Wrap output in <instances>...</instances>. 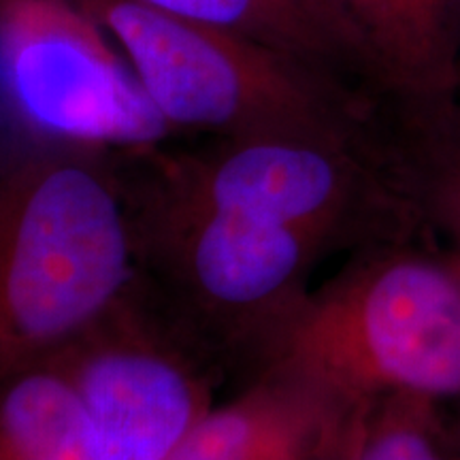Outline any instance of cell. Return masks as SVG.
Segmentation results:
<instances>
[{
  "label": "cell",
  "instance_id": "obj_13",
  "mask_svg": "<svg viewBox=\"0 0 460 460\" xmlns=\"http://www.w3.org/2000/svg\"><path fill=\"white\" fill-rule=\"evenodd\" d=\"M450 444H452V460H460V420L450 424Z\"/></svg>",
  "mask_w": 460,
  "mask_h": 460
},
{
  "label": "cell",
  "instance_id": "obj_1",
  "mask_svg": "<svg viewBox=\"0 0 460 460\" xmlns=\"http://www.w3.org/2000/svg\"><path fill=\"white\" fill-rule=\"evenodd\" d=\"M135 279L113 149L39 139L0 171V379L49 360Z\"/></svg>",
  "mask_w": 460,
  "mask_h": 460
},
{
  "label": "cell",
  "instance_id": "obj_11",
  "mask_svg": "<svg viewBox=\"0 0 460 460\" xmlns=\"http://www.w3.org/2000/svg\"><path fill=\"white\" fill-rule=\"evenodd\" d=\"M356 460H452L444 405L394 394L360 411Z\"/></svg>",
  "mask_w": 460,
  "mask_h": 460
},
{
  "label": "cell",
  "instance_id": "obj_4",
  "mask_svg": "<svg viewBox=\"0 0 460 460\" xmlns=\"http://www.w3.org/2000/svg\"><path fill=\"white\" fill-rule=\"evenodd\" d=\"M88 416L96 460H166L216 405L224 367L139 279L49 358Z\"/></svg>",
  "mask_w": 460,
  "mask_h": 460
},
{
  "label": "cell",
  "instance_id": "obj_2",
  "mask_svg": "<svg viewBox=\"0 0 460 460\" xmlns=\"http://www.w3.org/2000/svg\"><path fill=\"white\" fill-rule=\"evenodd\" d=\"M258 373L295 379L349 413L394 394L460 402V261L418 239L356 252L281 318Z\"/></svg>",
  "mask_w": 460,
  "mask_h": 460
},
{
  "label": "cell",
  "instance_id": "obj_14",
  "mask_svg": "<svg viewBox=\"0 0 460 460\" xmlns=\"http://www.w3.org/2000/svg\"><path fill=\"white\" fill-rule=\"evenodd\" d=\"M458 99H460V82H458Z\"/></svg>",
  "mask_w": 460,
  "mask_h": 460
},
{
  "label": "cell",
  "instance_id": "obj_7",
  "mask_svg": "<svg viewBox=\"0 0 460 460\" xmlns=\"http://www.w3.org/2000/svg\"><path fill=\"white\" fill-rule=\"evenodd\" d=\"M352 26L377 102L458 94L460 0H335Z\"/></svg>",
  "mask_w": 460,
  "mask_h": 460
},
{
  "label": "cell",
  "instance_id": "obj_12",
  "mask_svg": "<svg viewBox=\"0 0 460 460\" xmlns=\"http://www.w3.org/2000/svg\"><path fill=\"white\" fill-rule=\"evenodd\" d=\"M362 411V410H360ZM360 411L349 420V424L343 430L318 447L307 460H356V444H358V422Z\"/></svg>",
  "mask_w": 460,
  "mask_h": 460
},
{
  "label": "cell",
  "instance_id": "obj_9",
  "mask_svg": "<svg viewBox=\"0 0 460 460\" xmlns=\"http://www.w3.org/2000/svg\"><path fill=\"white\" fill-rule=\"evenodd\" d=\"M393 172L430 237L460 261V99L379 102Z\"/></svg>",
  "mask_w": 460,
  "mask_h": 460
},
{
  "label": "cell",
  "instance_id": "obj_10",
  "mask_svg": "<svg viewBox=\"0 0 460 460\" xmlns=\"http://www.w3.org/2000/svg\"><path fill=\"white\" fill-rule=\"evenodd\" d=\"M0 460H96L82 401L51 360L0 379Z\"/></svg>",
  "mask_w": 460,
  "mask_h": 460
},
{
  "label": "cell",
  "instance_id": "obj_6",
  "mask_svg": "<svg viewBox=\"0 0 460 460\" xmlns=\"http://www.w3.org/2000/svg\"><path fill=\"white\" fill-rule=\"evenodd\" d=\"M356 413L295 379L258 373L216 402L166 460H307Z\"/></svg>",
  "mask_w": 460,
  "mask_h": 460
},
{
  "label": "cell",
  "instance_id": "obj_5",
  "mask_svg": "<svg viewBox=\"0 0 460 460\" xmlns=\"http://www.w3.org/2000/svg\"><path fill=\"white\" fill-rule=\"evenodd\" d=\"M0 82L39 139L128 149L171 135L111 39L73 0H0Z\"/></svg>",
  "mask_w": 460,
  "mask_h": 460
},
{
  "label": "cell",
  "instance_id": "obj_3",
  "mask_svg": "<svg viewBox=\"0 0 460 460\" xmlns=\"http://www.w3.org/2000/svg\"><path fill=\"white\" fill-rule=\"evenodd\" d=\"M99 24L171 132L371 137L377 101L243 34L128 0H73Z\"/></svg>",
  "mask_w": 460,
  "mask_h": 460
},
{
  "label": "cell",
  "instance_id": "obj_8",
  "mask_svg": "<svg viewBox=\"0 0 460 460\" xmlns=\"http://www.w3.org/2000/svg\"><path fill=\"white\" fill-rule=\"evenodd\" d=\"M160 13L243 34L371 94L369 68L335 0H128Z\"/></svg>",
  "mask_w": 460,
  "mask_h": 460
}]
</instances>
